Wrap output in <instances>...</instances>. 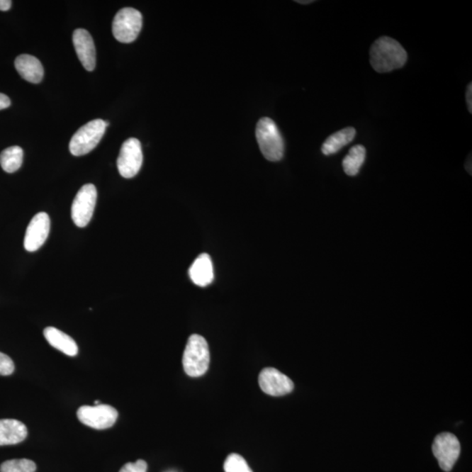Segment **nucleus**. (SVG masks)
I'll return each mask as SVG.
<instances>
[{
  "label": "nucleus",
  "instance_id": "nucleus-1",
  "mask_svg": "<svg viewBox=\"0 0 472 472\" xmlns=\"http://www.w3.org/2000/svg\"><path fill=\"white\" fill-rule=\"evenodd\" d=\"M408 55L402 45L390 37L383 36L374 41L370 50V63L378 73H388L402 69Z\"/></svg>",
  "mask_w": 472,
  "mask_h": 472
},
{
  "label": "nucleus",
  "instance_id": "nucleus-2",
  "mask_svg": "<svg viewBox=\"0 0 472 472\" xmlns=\"http://www.w3.org/2000/svg\"><path fill=\"white\" fill-rule=\"evenodd\" d=\"M256 136L258 145L266 159L276 162L283 159V138L279 127L271 118H262L258 121Z\"/></svg>",
  "mask_w": 472,
  "mask_h": 472
},
{
  "label": "nucleus",
  "instance_id": "nucleus-3",
  "mask_svg": "<svg viewBox=\"0 0 472 472\" xmlns=\"http://www.w3.org/2000/svg\"><path fill=\"white\" fill-rule=\"evenodd\" d=\"M183 366L187 376L201 377L208 369L209 347L207 340L198 335L190 336L183 355Z\"/></svg>",
  "mask_w": 472,
  "mask_h": 472
},
{
  "label": "nucleus",
  "instance_id": "nucleus-4",
  "mask_svg": "<svg viewBox=\"0 0 472 472\" xmlns=\"http://www.w3.org/2000/svg\"><path fill=\"white\" fill-rule=\"evenodd\" d=\"M106 127L105 122L101 119L93 120L86 123L71 138L70 152L77 157L88 154L99 144Z\"/></svg>",
  "mask_w": 472,
  "mask_h": 472
},
{
  "label": "nucleus",
  "instance_id": "nucleus-5",
  "mask_svg": "<svg viewBox=\"0 0 472 472\" xmlns=\"http://www.w3.org/2000/svg\"><path fill=\"white\" fill-rule=\"evenodd\" d=\"M143 26V17L140 11L123 9L116 14L112 33L116 40L122 43H130L137 38Z\"/></svg>",
  "mask_w": 472,
  "mask_h": 472
},
{
  "label": "nucleus",
  "instance_id": "nucleus-6",
  "mask_svg": "<svg viewBox=\"0 0 472 472\" xmlns=\"http://www.w3.org/2000/svg\"><path fill=\"white\" fill-rule=\"evenodd\" d=\"M97 191L92 184L82 187L74 197L71 215L74 224L84 227L91 222L96 204Z\"/></svg>",
  "mask_w": 472,
  "mask_h": 472
},
{
  "label": "nucleus",
  "instance_id": "nucleus-7",
  "mask_svg": "<svg viewBox=\"0 0 472 472\" xmlns=\"http://www.w3.org/2000/svg\"><path fill=\"white\" fill-rule=\"evenodd\" d=\"M118 417V410L106 404L82 406L77 410L79 421L96 429L111 428L117 422Z\"/></svg>",
  "mask_w": 472,
  "mask_h": 472
},
{
  "label": "nucleus",
  "instance_id": "nucleus-8",
  "mask_svg": "<svg viewBox=\"0 0 472 472\" xmlns=\"http://www.w3.org/2000/svg\"><path fill=\"white\" fill-rule=\"evenodd\" d=\"M432 451L441 469L451 471L460 456L461 446L458 437L449 432L438 434L434 438Z\"/></svg>",
  "mask_w": 472,
  "mask_h": 472
},
{
  "label": "nucleus",
  "instance_id": "nucleus-9",
  "mask_svg": "<svg viewBox=\"0 0 472 472\" xmlns=\"http://www.w3.org/2000/svg\"><path fill=\"white\" fill-rule=\"evenodd\" d=\"M143 164V152L140 141L131 137L123 144L118 159L120 175L125 179L135 177Z\"/></svg>",
  "mask_w": 472,
  "mask_h": 472
},
{
  "label": "nucleus",
  "instance_id": "nucleus-10",
  "mask_svg": "<svg viewBox=\"0 0 472 472\" xmlns=\"http://www.w3.org/2000/svg\"><path fill=\"white\" fill-rule=\"evenodd\" d=\"M258 381L262 390L271 396H283L294 389L293 381L273 367L262 369Z\"/></svg>",
  "mask_w": 472,
  "mask_h": 472
},
{
  "label": "nucleus",
  "instance_id": "nucleus-11",
  "mask_svg": "<svg viewBox=\"0 0 472 472\" xmlns=\"http://www.w3.org/2000/svg\"><path fill=\"white\" fill-rule=\"evenodd\" d=\"M50 231V218L46 213H39L26 228L24 247L28 252H35L47 241Z\"/></svg>",
  "mask_w": 472,
  "mask_h": 472
},
{
  "label": "nucleus",
  "instance_id": "nucleus-12",
  "mask_svg": "<svg viewBox=\"0 0 472 472\" xmlns=\"http://www.w3.org/2000/svg\"><path fill=\"white\" fill-rule=\"evenodd\" d=\"M73 43L78 58L85 69H95L96 47L91 33L85 29H77L73 33Z\"/></svg>",
  "mask_w": 472,
  "mask_h": 472
},
{
  "label": "nucleus",
  "instance_id": "nucleus-13",
  "mask_svg": "<svg viewBox=\"0 0 472 472\" xmlns=\"http://www.w3.org/2000/svg\"><path fill=\"white\" fill-rule=\"evenodd\" d=\"M15 69L21 77L32 84H39L44 77L43 66L38 59L30 55H21L15 60Z\"/></svg>",
  "mask_w": 472,
  "mask_h": 472
},
{
  "label": "nucleus",
  "instance_id": "nucleus-14",
  "mask_svg": "<svg viewBox=\"0 0 472 472\" xmlns=\"http://www.w3.org/2000/svg\"><path fill=\"white\" fill-rule=\"evenodd\" d=\"M26 437L28 429L24 423L15 419L0 420V446L20 444Z\"/></svg>",
  "mask_w": 472,
  "mask_h": 472
},
{
  "label": "nucleus",
  "instance_id": "nucleus-15",
  "mask_svg": "<svg viewBox=\"0 0 472 472\" xmlns=\"http://www.w3.org/2000/svg\"><path fill=\"white\" fill-rule=\"evenodd\" d=\"M189 276L194 284L198 286H209L215 279L211 258L208 254H201L193 262L189 269Z\"/></svg>",
  "mask_w": 472,
  "mask_h": 472
},
{
  "label": "nucleus",
  "instance_id": "nucleus-16",
  "mask_svg": "<svg viewBox=\"0 0 472 472\" xmlns=\"http://www.w3.org/2000/svg\"><path fill=\"white\" fill-rule=\"evenodd\" d=\"M44 337L52 347L62 353L70 357L77 355L78 346L76 341L57 328L47 327L44 330Z\"/></svg>",
  "mask_w": 472,
  "mask_h": 472
},
{
  "label": "nucleus",
  "instance_id": "nucleus-17",
  "mask_svg": "<svg viewBox=\"0 0 472 472\" xmlns=\"http://www.w3.org/2000/svg\"><path fill=\"white\" fill-rule=\"evenodd\" d=\"M355 136L356 130L353 127H347V128L337 131L325 141V143L322 145V152L325 156L335 154L344 146L350 144L354 140Z\"/></svg>",
  "mask_w": 472,
  "mask_h": 472
},
{
  "label": "nucleus",
  "instance_id": "nucleus-18",
  "mask_svg": "<svg viewBox=\"0 0 472 472\" xmlns=\"http://www.w3.org/2000/svg\"><path fill=\"white\" fill-rule=\"evenodd\" d=\"M366 148L361 145L353 146L349 153L344 157L342 166L348 176H356L361 170L366 160Z\"/></svg>",
  "mask_w": 472,
  "mask_h": 472
},
{
  "label": "nucleus",
  "instance_id": "nucleus-19",
  "mask_svg": "<svg viewBox=\"0 0 472 472\" xmlns=\"http://www.w3.org/2000/svg\"><path fill=\"white\" fill-rule=\"evenodd\" d=\"M23 150L20 146H11L4 150L0 154V164L2 169L9 174L18 171L23 163Z\"/></svg>",
  "mask_w": 472,
  "mask_h": 472
},
{
  "label": "nucleus",
  "instance_id": "nucleus-20",
  "mask_svg": "<svg viewBox=\"0 0 472 472\" xmlns=\"http://www.w3.org/2000/svg\"><path fill=\"white\" fill-rule=\"evenodd\" d=\"M36 464L29 459L7 460L0 466V472H35Z\"/></svg>",
  "mask_w": 472,
  "mask_h": 472
},
{
  "label": "nucleus",
  "instance_id": "nucleus-21",
  "mask_svg": "<svg viewBox=\"0 0 472 472\" xmlns=\"http://www.w3.org/2000/svg\"><path fill=\"white\" fill-rule=\"evenodd\" d=\"M225 472H253L246 460L239 454H230L224 463Z\"/></svg>",
  "mask_w": 472,
  "mask_h": 472
},
{
  "label": "nucleus",
  "instance_id": "nucleus-22",
  "mask_svg": "<svg viewBox=\"0 0 472 472\" xmlns=\"http://www.w3.org/2000/svg\"><path fill=\"white\" fill-rule=\"evenodd\" d=\"M13 359L5 354L0 353V376H9L14 372Z\"/></svg>",
  "mask_w": 472,
  "mask_h": 472
},
{
  "label": "nucleus",
  "instance_id": "nucleus-23",
  "mask_svg": "<svg viewBox=\"0 0 472 472\" xmlns=\"http://www.w3.org/2000/svg\"><path fill=\"white\" fill-rule=\"evenodd\" d=\"M147 463L144 460H137L135 463H128L122 467L119 472H146Z\"/></svg>",
  "mask_w": 472,
  "mask_h": 472
},
{
  "label": "nucleus",
  "instance_id": "nucleus-24",
  "mask_svg": "<svg viewBox=\"0 0 472 472\" xmlns=\"http://www.w3.org/2000/svg\"><path fill=\"white\" fill-rule=\"evenodd\" d=\"M11 105V100L5 94L0 93V111L9 108Z\"/></svg>",
  "mask_w": 472,
  "mask_h": 472
},
{
  "label": "nucleus",
  "instance_id": "nucleus-25",
  "mask_svg": "<svg viewBox=\"0 0 472 472\" xmlns=\"http://www.w3.org/2000/svg\"><path fill=\"white\" fill-rule=\"evenodd\" d=\"M466 102L468 105V110H469L470 113H472V84L468 85L467 91H466Z\"/></svg>",
  "mask_w": 472,
  "mask_h": 472
},
{
  "label": "nucleus",
  "instance_id": "nucleus-26",
  "mask_svg": "<svg viewBox=\"0 0 472 472\" xmlns=\"http://www.w3.org/2000/svg\"><path fill=\"white\" fill-rule=\"evenodd\" d=\"M12 6V1L10 0H0V11H9Z\"/></svg>",
  "mask_w": 472,
  "mask_h": 472
},
{
  "label": "nucleus",
  "instance_id": "nucleus-27",
  "mask_svg": "<svg viewBox=\"0 0 472 472\" xmlns=\"http://www.w3.org/2000/svg\"><path fill=\"white\" fill-rule=\"evenodd\" d=\"M296 2L299 3V4H303V5H307V4L313 3L314 1H313V0H308V1H307V0H306V1H301V0H300V1H296Z\"/></svg>",
  "mask_w": 472,
  "mask_h": 472
},
{
  "label": "nucleus",
  "instance_id": "nucleus-28",
  "mask_svg": "<svg viewBox=\"0 0 472 472\" xmlns=\"http://www.w3.org/2000/svg\"><path fill=\"white\" fill-rule=\"evenodd\" d=\"M170 472H174V471H170Z\"/></svg>",
  "mask_w": 472,
  "mask_h": 472
}]
</instances>
